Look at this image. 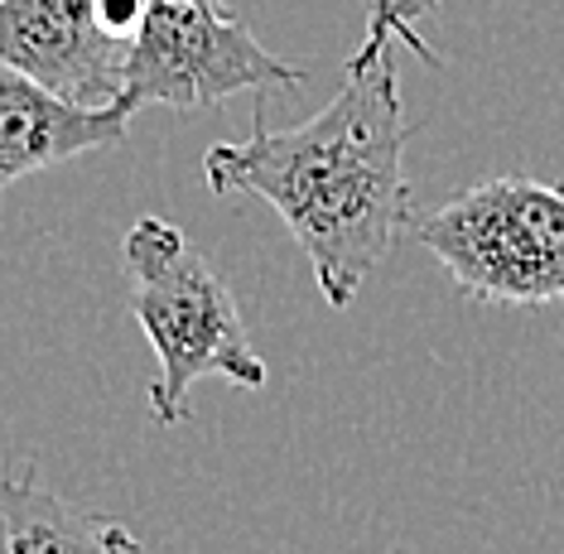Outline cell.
Wrapping results in <instances>:
<instances>
[{
    "label": "cell",
    "instance_id": "7",
    "mask_svg": "<svg viewBox=\"0 0 564 554\" xmlns=\"http://www.w3.org/2000/svg\"><path fill=\"white\" fill-rule=\"evenodd\" d=\"M6 554H145L131 525L101 511H83L34 478V468L0 482Z\"/></svg>",
    "mask_w": 564,
    "mask_h": 554
},
{
    "label": "cell",
    "instance_id": "5",
    "mask_svg": "<svg viewBox=\"0 0 564 554\" xmlns=\"http://www.w3.org/2000/svg\"><path fill=\"white\" fill-rule=\"evenodd\" d=\"M126 48L131 39L97 20V0H0V63L68 101H121Z\"/></svg>",
    "mask_w": 564,
    "mask_h": 554
},
{
    "label": "cell",
    "instance_id": "8",
    "mask_svg": "<svg viewBox=\"0 0 564 554\" xmlns=\"http://www.w3.org/2000/svg\"><path fill=\"white\" fill-rule=\"evenodd\" d=\"M444 0H371V15H367V39L352 58H371L381 48H391V39H401L410 54H420L425 63H440V54L415 34V20H425L430 10H440Z\"/></svg>",
    "mask_w": 564,
    "mask_h": 554
},
{
    "label": "cell",
    "instance_id": "3",
    "mask_svg": "<svg viewBox=\"0 0 564 554\" xmlns=\"http://www.w3.org/2000/svg\"><path fill=\"white\" fill-rule=\"evenodd\" d=\"M454 285L482 304L564 300V184L487 178L415 222Z\"/></svg>",
    "mask_w": 564,
    "mask_h": 554
},
{
    "label": "cell",
    "instance_id": "4",
    "mask_svg": "<svg viewBox=\"0 0 564 554\" xmlns=\"http://www.w3.org/2000/svg\"><path fill=\"white\" fill-rule=\"evenodd\" d=\"M310 73L275 58L247 24L198 0H150L121 68V107L198 111L237 93H300Z\"/></svg>",
    "mask_w": 564,
    "mask_h": 554
},
{
    "label": "cell",
    "instance_id": "9",
    "mask_svg": "<svg viewBox=\"0 0 564 554\" xmlns=\"http://www.w3.org/2000/svg\"><path fill=\"white\" fill-rule=\"evenodd\" d=\"M145 6L150 0H97V20L107 24L111 34L131 39L140 30V20H145Z\"/></svg>",
    "mask_w": 564,
    "mask_h": 554
},
{
    "label": "cell",
    "instance_id": "1",
    "mask_svg": "<svg viewBox=\"0 0 564 554\" xmlns=\"http://www.w3.org/2000/svg\"><path fill=\"white\" fill-rule=\"evenodd\" d=\"M405 111L391 54L348 58V83L314 121L271 131L256 116L241 145H213L203 178L223 198H261L280 213L333 308H348L367 275L415 227L405 184Z\"/></svg>",
    "mask_w": 564,
    "mask_h": 554
},
{
    "label": "cell",
    "instance_id": "2",
    "mask_svg": "<svg viewBox=\"0 0 564 554\" xmlns=\"http://www.w3.org/2000/svg\"><path fill=\"white\" fill-rule=\"evenodd\" d=\"M121 256L126 275H131L135 324L145 328L160 362L145 391L155 424L194 420L188 391L203 377H223L241 391H261L271 371L247 333L237 294L184 231L164 217H140L126 231Z\"/></svg>",
    "mask_w": 564,
    "mask_h": 554
},
{
    "label": "cell",
    "instance_id": "10",
    "mask_svg": "<svg viewBox=\"0 0 564 554\" xmlns=\"http://www.w3.org/2000/svg\"><path fill=\"white\" fill-rule=\"evenodd\" d=\"M198 6H208V10H227V6H223V0H198Z\"/></svg>",
    "mask_w": 564,
    "mask_h": 554
},
{
    "label": "cell",
    "instance_id": "11",
    "mask_svg": "<svg viewBox=\"0 0 564 554\" xmlns=\"http://www.w3.org/2000/svg\"><path fill=\"white\" fill-rule=\"evenodd\" d=\"M0 554H6V521H0Z\"/></svg>",
    "mask_w": 564,
    "mask_h": 554
},
{
    "label": "cell",
    "instance_id": "6",
    "mask_svg": "<svg viewBox=\"0 0 564 554\" xmlns=\"http://www.w3.org/2000/svg\"><path fill=\"white\" fill-rule=\"evenodd\" d=\"M131 107H83L0 63V198L20 178L126 140Z\"/></svg>",
    "mask_w": 564,
    "mask_h": 554
}]
</instances>
